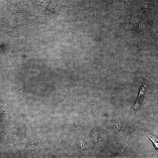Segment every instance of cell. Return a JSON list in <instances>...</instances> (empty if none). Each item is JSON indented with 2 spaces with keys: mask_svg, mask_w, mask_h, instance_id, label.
I'll list each match as a JSON object with an SVG mask.
<instances>
[{
  "mask_svg": "<svg viewBox=\"0 0 158 158\" xmlns=\"http://www.w3.org/2000/svg\"><path fill=\"white\" fill-rule=\"evenodd\" d=\"M120 1L123 4L126 9L127 17L129 20L130 23L134 11L128 4L125 0H120Z\"/></svg>",
  "mask_w": 158,
  "mask_h": 158,
  "instance_id": "6da1fadb",
  "label": "cell"
},
{
  "mask_svg": "<svg viewBox=\"0 0 158 158\" xmlns=\"http://www.w3.org/2000/svg\"><path fill=\"white\" fill-rule=\"evenodd\" d=\"M145 92V89L142 88L140 92L138 99V101H140L142 99ZM138 101V102H139Z\"/></svg>",
  "mask_w": 158,
  "mask_h": 158,
  "instance_id": "7a4b0ae2",
  "label": "cell"
},
{
  "mask_svg": "<svg viewBox=\"0 0 158 158\" xmlns=\"http://www.w3.org/2000/svg\"><path fill=\"white\" fill-rule=\"evenodd\" d=\"M140 106L139 103L138 102H136L133 107V110L135 113L138 111Z\"/></svg>",
  "mask_w": 158,
  "mask_h": 158,
  "instance_id": "3957f363",
  "label": "cell"
}]
</instances>
